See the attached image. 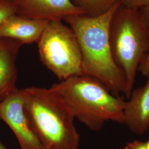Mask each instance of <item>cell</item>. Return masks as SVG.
Masks as SVG:
<instances>
[{
    "label": "cell",
    "mask_w": 149,
    "mask_h": 149,
    "mask_svg": "<svg viewBox=\"0 0 149 149\" xmlns=\"http://www.w3.org/2000/svg\"><path fill=\"white\" fill-rule=\"evenodd\" d=\"M119 1L104 13L96 17L69 16L64 20L74 32L80 46L81 74L95 79L113 95L125 94V76L112 55L109 29Z\"/></svg>",
    "instance_id": "6da1fadb"
},
{
    "label": "cell",
    "mask_w": 149,
    "mask_h": 149,
    "mask_svg": "<svg viewBox=\"0 0 149 149\" xmlns=\"http://www.w3.org/2000/svg\"><path fill=\"white\" fill-rule=\"evenodd\" d=\"M49 90L74 118L93 131L106 122L124 124L126 101L116 96L100 81L84 74L72 76L52 86Z\"/></svg>",
    "instance_id": "7a4b0ae2"
},
{
    "label": "cell",
    "mask_w": 149,
    "mask_h": 149,
    "mask_svg": "<svg viewBox=\"0 0 149 149\" xmlns=\"http://www.w3.org/2000/svg\"><path fill=\"white\" fill-rule=\"evenodd\" d=\"M22 91L29 126L42 149H79L74 117L49 89L32 87Z\"/></svg>",
    "instance_id": "3957f363"
},
{
    "label": "cell",
    "mask_w": 149,
    "mask_h": 149,
    "mask_svg": "<svg viewBox=\"0 0 149 149\" xmlns=\"http://www.w3.org/2000/svg\"><path fill=\"white\" fill-rule=\"evenodd\" d=\"M109 37L114 60L125 76V96L128 99L139 64L149 53V29L139 10L120 4L112 16Z\"/></svg>",
    "instance_id": "277c9868"
},
{
    "label": "cell",
    "mask_w": 149,
    "mask_h": 149,
    "mask_svg": "<svg viewBox=\"0 0 149 149\" xmlns=\"http://www.w3.org/2000/svg\"><path fill=\"white\" fill-rule=\"evenodd\" d=\"M43 64L61 81L82 74V57L76 35L62 21H49L38 42Z\"/></svg>",
    "instance_id": "5b68a950"
},
{
    "label": "cell",
    "mask_w": 149,
    "mask_h": 149,
    "mask_svg": "<svg viewBox=\"0 0 149 149\" xmlns=\"http://www.w3.org/2000/svg\"><path fill=\"white\" fill-rule=\"evenodd\" d=\"M0 119L11 128L21 149H42L28 121L22 90L16 88L0 102Z\"/></svg>",
    "instance_id": "8992f818"
},
{
    "label": "cell",
    "mask_w": 149,
    "mask_h": 149,
    "mask_svg": "<svg viewBox=\"0 0 149 149\" xmlns=\"http://www.w3.org/2000/svg\"><path fill=\"white\" fill-rule=\"evenodd\" d=\"M16 15L33 19L62 21L69 16L84 15L71 0H10Z\"/></svg>",
    "instance_id": "52a82bcc"
},
{
    "label": "cell",
    "mask_w": 149,
    "mask_h": 149,
    "mask_svg": "<svg viewBox=\"0 0 149 149\" xmlns=\"http://www.w3.org/2000/svg\"><path fill=\"white\" fill-rule=\"evenodd\" d=\"M124 124L143 135L149 129V76L145 85L132 91L124 109Z\"/></svg>",
    "instance_id": "ba28073f"
},
{
    "label": "cell",
    "mask_w": 149,
    "mask_h": 149,
    "mask_svg": "<svg viewBox=\"0 0 149 149\" xmlns=\"http://www.w3.org/2000/svg\"><path fill=\"white\" fill-rule=\"evenodd\" d=\"M49 21L13 15L0 24V38H11L23 44L37 43Z\"/></svg>",
    "instance_id": "9c48e42d"
},
{
    "label": "cell",
    "mask_w": 149,
    "mask_h": 149,
    "mask_svg": "<svg viewBox=\"0 0 149 149\" xmlns=\"http://www.w3.org/2000/svg\"><path fill=\"white\" fill-rule=\"evenodd\" d=\"M23 43L11 38H0V102L16 90V60Z\"/></svg>",
    "instance_id": "30bf717a"
},
{
    "label": "cell",
    "mask_w": 149,
    "mask_h": 149,
    "mask_svg": "<svg viewBox=\"0 0 149 149\" xmlns=\"http://www.w3.org/2000/svg\"><path fill=\"white\" fill-rule=\"evenodd\" d=\"M86 16L96 17L110 10L119 0H72Z\"/></svg>",
    "instance_id": "8fae6325"
},
{
    "label": "cell",
    "mask_w": 149,
    "mask_h": 149,
    "mask_svg": "<svg viewBox=\"0 0 149 149\" xmlns=\"http://www.w3.org/2000/svg\"><path fill=\"white\" fill-rule=\"evenodd\" d=\"M15 14V8L10 0H0V24L8 17Z\"/></svg>",
    "instance_id": "7c38bea8"
},
{
    "label": "cell",
    "mask_w": 149,
    "mask_h": 149,
    "mask_svg": "<svg viewBox=\"0 0 149 149\" xmlns=\"http://www.w3.org/2000/svg\"><path fill=\"white\" fill-rule=\"evenodd\" d=\"M122 5L140 10L149 7V0H119Z\"/></svg>",
    "instance_id": "4fadbf2b"
},
{
    "label": "cell",
    "mask_w": 149,
    "mask_h": 149,
    "mask_svg": "<svg viewBox=\"0 0 149 149\" xmlns=\"http://www.w3.org/2000/svg\"><path fill=\"white\" fill-rule=\"evenodd\" d=\"M138 71L146 76H149V53L146 54L139 66Z\"/></svg>",
    "instance_id": "5bb4252c"
},
{
    "label": "cell",
    "mask_w": 149,
    "mask_h": 149,
    "mask_svg": "<svg viewBox=\"0 0 149 149\" xmlns=\"http://www.w3.org/2000/svg\"><path fill=\"white\" fill-rule=\"evenodd\" d=\"M124 149H146L145 142L140 140H134L127 144Z\"/></svg>",
    "instance_id": "9a60e30c"
},
{
    "label": "cell",
    "mask_w": 149,
    "mask_h": 149,
    "mask_svg": "<svg viewBox=\"0 0 149 149\" xmlns=\"http://www.w3.org/2000/svg\"><path fill=\"white\" fill-rule=\"evenodd\" d=\"M146 26L149 29V7L139 10Z\"/></svg>",
    "instance_id": "2e32d148"
},
{
    "label": "cell",
    "mask_w": 149,
    "mask_h": 149,
    "mask_svg": "<svg viewBox=\"0 0 149 149\" xmlns=\"http://www.w3.org/2000/svg\"><path fill=\"white\" fill-rule=\"evenodd\" d=\"M0 149H7L5 146L0 142Z\"/></svg>",
    "instance_id": "e0dca14e"
},
{
    "label": "cell",
    "mask_w": 149,
    "mask_h": 149,
    "mask_svg": "<svg viewBox=\"0 0 149 149\" xmlns=\"http://www.w3.org/2000/svg\"><path fill=\"white\" fill-rule=\"evenodd\" d=\"M145 143H146V149H149V139L148 140V141L145 142Z\"/></svg>",
    "instance_id": "ac0fdd59"
}]
</instances>
